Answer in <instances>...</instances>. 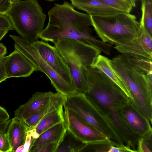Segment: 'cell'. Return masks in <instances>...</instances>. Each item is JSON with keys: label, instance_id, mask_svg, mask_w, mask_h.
I'll return each instance as SVG.
<instances>
[{"label": "cell", "instance_id": "6da1fadb", "mask_svg": "<svg viewBox=\"0 0 152 152\" xmlns=\"http://www.w3.org/2000/svg\"><path fill=\"white\" fill-rule=\"evenodd\" d=\"M48 15L47 25L39 36L42 40L53 43L60 39H71L89 44L105 54L109 52L110 45L92 34L90 15L77 11L65 1L62 4H55Z\"/></svg>", "mask_w": 152, "mask_h": 152}, {"label": "cell", "instance_id": "7a4b0ae2", "mask_svg": "<svg viewBox=\"0 0 152 152\" xmlns=\"http://www.w3.org/2000/svg\"><path fill=\"white\" fill-rule=\"evenodd\" d=\"M68 66L76 91L84 93L87 90V68L95 62L101 52L91 45L69 38L53 43Z\"/></svg>", "mask_w": 152, "mask_h": 152}, {"label": "cell", "instance_id": "3957f363", "mask_svg": "<svg viewBox=\"0 0 152 152\" xmlns=\"http://www.w3.org/2000/svg\"><path fill=\"white\" fill-rule=\"evenodd\" d=\"M110 61L129 92V99L152 122V73L145 74L139 72L121 54Z\"/></svg>", "mask_w": 152, "mask_h": 152}, {"label": "cell", "instance_id": "277c9868", "mask_svg": "<svg viewBox=\"0 0 152 152\" xmlns=\"http://www.w3.org/2000/svg\"><path fill=\"white\" fill-rule=\"evenodd\" d=\"M86 96L96 103L111 119L119 116L118 109L129 99L103 72L93 66L88 68Z\"/></svg>", "mask_w": 152, "mask_h": 152}, {"label": "cell", "instance_id": "5b68a950", "mask_svg": "<svg viewBox=\"0 0 152 152\" xmlns=\"http://www.w3.org/2000/svg\"><path fill=\"white\" fill-rule=\"evenodd\" d=\"M92 26L103 42L115 45L138 37L141 25L130 13L118 12L104 16L90 15Z\"/></svg>", "mask_w": 152, "mask_h": 152}, {"label": "cell", "instance_id": "8992f818", "mask_svg": "<svg viewBox=\"0 0 152 152\" xmlns=\"http://www.w3.org/2000/svg\"><path fill=\"white\" fill-rule=\"evenodd\" d=\"M7 15L14 30L30 43L38 40L44 29L46 15L37 0H17Z\"/></svg>", "mask_w": 152, "mask_h": 152}, {"label": "cell", "instance_id": "52a82bcc", "mask_svg": "<svg viewBox=\"0 0 152 152\" xmlns=\"http://www.w3.org/2000/svg\"><path fill=\"white\" fill-rule=\"evenodd\" d=\"M10 36L14 42L15 49L24 55L35 67L36 71L41 72L48 77L57 92L65 96L77 92L72 85L59 75L39 56L32 43L20 35Z\"/></svg>", "mask_w": 152, "mask_h": 152}, {"label": "cell", "instance_id": "ba28073f", "mask_svg": "<svg viewBox=\"0 0 152 152\" xmlns=\"http://www.w3.org/2000/svg\"><path fill=\"white\" fill-rule=\"evenodd\" d=\"M118 110L124 125L138 139L152 132L149 119L129 99L125 102Z\"/></svg>", "mask_w": 152, "mask_h": 152}, {"label": "cell", "instance_id": "9c48e42d", "mask_svg": "<svg viewBox=\"0 0 152 152\" xmlns=\"http://www.w3.org/2000/svg\"><path fill=\"white\" fill-rule=\"evenodd\" d=\"M64 106L110 139L107 134L97 119L90 102L84 93L77 92L70 96H65Z\"/></svg>", "mask_w": 152, "mask_h": 152}, {"label": "cell", "instance_id": "30bf717a", "mask_svg": "<svg viewBox=\"0 0 152 152\" xmlns=\"http://www.w3.org/2000/svg\"><path fill=\"white\" fill-rule=\"evenodd\" d=\"M64 108L67 130L80 140L84 143H87L110 140L97 131L73 111L64 106Z\"/></svg>", "mask_w": 152, "mask_h": 152}, {"label": "cell", "instance_id": "8fae6325", "mask_svg": "<svg viewBox=\"0 0 152 152\" xmlns=\"http://www.w3.org/2000/svg\"><path fill=\"white\" fill-rule=\"evenodd\" d=\"M140 36L128 42L115 45L114 48L126 57L152 58V37L145 28L141 20Z\"/></svg>", "mask_w": 152, "mask_h": 152}, {"label": "cell", "instance_id": "7c38bea8", "mask_svg": "<svg viewBox=\"0 0 152 152\" xmlns=\"http://www.w3.org/2000/svg\"><path fill=\"white\" fill-rule=\"evenodd\" d=\"M32 43L45 61L59 75L73 86L69 69L56 47L41 40H38Z\"/></svg>", "mask_w": 152, "mask_h": 152}, {"label": "cell", "instance_id": "4fadbf2b", "mask_svg": "<svg viewBox=\"0 0 152 152\" xmlns=\"http://www.w3.org/2000/svg\"><path fill=\"white\" fill-rule=\"evenodd\" d=\"M55 94L51 91L36 92L26 102L20 105L15 110L14 117L24 120L33 115L47 106Z\"/></svg>", "mask_w": 152, "mask_h": 152}, {"label": "cell", "instance_id": "5bb4252c", "mask_svg": "<svg viewBox=\"0 0 152 152\" xmlns=\"http://www.w3.org/2000/svg\"><path fill=\"white\" fill-rule=\"evenodd\" d=\"M5 67L7 78L27 77L36 71L35 67L24 55L15 49L10 55Z\"/></svg>", "mask_w": 152, "mask_h": 152}, {"label": "cell", "instance_id": "9a60e30c", "mask_svg": "<svg viewBox=\"0 0 152 152\" xmlns=\"http://www.w3.org/2000/svg\"><path fill=\"white\" fill-rule=\"evenodd\" d=\"M67 130L65 121L58 124L46 130L34 140L29 152H36L41 147L49 143L55 142L59 144Z\"/></svg>", "mask_w": 152, "mask_h": 152}, {"label": "cell", "instance_id": "2e32d148", "mask_svg": "<svg viewBox=\"0 0 152 152\" xmlns=\"http://www.w3.org/2000/svg\"><path fill=\"white\" fill-rule=\"evenodd\" d=\"M29 128L23 120L14 117L10 122L7 131L12 152H15L19 147L23 145Z\"/></svg>", "mask_w": 152, "mask_h": 152}, {"label": "cell", "instance_id": "e0dca14e", "mask_svg": "<svg viewBox=\"0 0 152 152\" xmlns=\"http://www.w3.org/2000/svg\"><path fill=\"white\" fill-rule=\"evenodd\" d=\"M72 5L90 15L104 16L119 12L98 0H70Z\"/></svg>", "mask_w": 152, "mask_h": 152}, {"label": "cell", "instance_id": "ac0fdd59", "mask_svg": "<svg viewBox=\"0 0 152 152\" xmlns=\"http://www.w3.org/2000/svg\"><path fill=\"white\" fill-rule=\"evenodd\" d=\"M65 96L57 92L51 102L33 115L23 120L30 129L34 128L41 119L50 112L64 105Z\"/></svg>", "mask_w": 152, "mask_h": 152}, {"label": "cell", "instance_id": "d6986e66", "mask_svg": "<svg viewBox=\"0 0 152 152\" xmlns=\"http://www.w3.org/2000/svg\"><path fill=\"white\" fill-rule=\"evenodd\" d=\"M92 66L96 67L103 72L121 89L129 99H130L131 96L128 89L112 67L110 59L100 54Z\"/></svg>", "mask_w": 152, "mask_h": 152}, {"label": "cell", "instance_id": "ffe728a7", "mask_svg": "<svg viewBox=\"0 0 152 152\" xmlns=\"http://www.w3.org/2000/svg\"><path fill=\"white\" fill-rule=\"evenodd\" d=\"M64 106L48 114L32 129L38 137L46 130L58 124L65 121Z\"/></svg>", "mask_w": 152, "mask_h": 152}, {"label": "cell", "instance_id": "44dd1931", "mask_svg": "<svg viewBox=\"0 0 152 152\" xmlns=\"http://www.w3.org/2000/svg\"><path fill=\"white\" fill-rule=\"evenodd\" d=\"M85 144L67 130L55 152H80Z\"/></svg>", "mask_w": 152, "mask_h": 152}, {"label": "cell", "instance_id": "7402d4cb", "mask_svg": "<svg viewBox=\"0 0 152 152\" xmlns=\"http://www.w3.org/2000/svg\"><path fill=\"white\" fill-rule=\"evenodd\" d=\"M141 20L146 31L152 35V0H142Z\"/></svg>", "mask_w": 152, "mask_h": 152}, {"label": "cell", "instance_id": "603a6c76", "mask_svg": "<svg viewBox=\"0 0 152 152\" xmlns=\"http://www.w3.org/2000/svg\"><path fill=\"white\" fill-rule=\"evenodd\" d=\"M126 57L129 63L139 72L145 74L152 73V60L133 57Z\"/></svg>", "mask_w": 152, "mask_h": 152}, {"label": "cell", "instance_id": "cb8c5ba5", "mask_svg": "<svg viewBox=\"0 0 152 152\" xmlns=\"http://www.w3.org/2000/svg\"><path fill=\"white\" fill-rule=\"evenodd\" d=\"M120 12L130 13L135 7L131 0H98Z\"/></svg>", "mask_w": 152, "mask_h": 152}, {"label": "cell", "instance_id": "d4e9b609", "mask_svg": "<svg viewBox=\"0 0 152 152\" xmlns=\"http://www.w3.org/2000/svg\"><path fill=\"white\" fill-rule=\"evenodd\" d=\"M7 131H0V152H12V148Z\"/></svg>", "mask_w": 152, "mask_h": 152}, {"label": "cell", "instance_id": "484cf974", "mask_svg": "<svg viewBox=\"0 0 152 152\" xmlns=\"http://www.w3.org/2000/svg\"><path fill=\"white\" fill-rule=\"evenodd\" d=\"M2 29L14 30L12 23L8 16L6 14L0 13V29Z\"/></svg>", "mask_w": 152, "mask_h": 152}, {"label": "cell", "instance_id": "4316f807", "mask_svg": "<svg viewBox=\"0 0 152 152\" xmlns=\"http://www.w3.org/2000/svg\"><path fill=\"white\" fill-rule=\"evenodd\" d=\"M10 55L0 57V83L7 79L6 70V64Z\"/></svg>", "mask_w": 152, "mask_h": 152}, {"label": "cell", "instance_id": "83f0119b", "mask_svg": "<svg viewBox=\"0 0 152 152\" xmlns=\"http://www.w3.org/2000/svg\"><path fill=\"white\" fill-rule=\"evenodd\" d=\"M34 140L29 130L27 133L25 142L23 145V152H29Z\"/></svg>", "mask_w": 152, "mask_h": 152}, {"label": "cell", "instance_id": "f1b7e54d", "mask_svg": "<svg viewBox=\"0 0 152 152\" xmlns=\"http://www.w3.org/2000/svg\"><path fill=\"white\" fill-rule=\"evenodd\" d=\"M58 145L55 142L49 143L41 147L36 152H55Z\"/></svg>", "mask_w": 152, "mask_h": 152}, {"label": "cell", "instance_id": "f546056e", "mask_svg": "<svg viewBox=\"0 0 152 152\" xmlns=\"http://www.w3.org/2000/svg\"><path fill=\"white\" fill-rule=\"evenodd\" d=\"M12 4L11 0H0V13L7 15Z\"/></svg>", "mask_w": 152, "mask_h": 152}, {"label": "cell", "instance_id": "4dcf8cb0", "mask_svg": "<svg viewBox=\"0 0 152 152\" xmlns=\"http://www.w3.org/2000/svg\"><path fill=\"white\" fill-rule=\"evenodd\" d=\"M127 151L134 152L132 149L126 146H116L112 145L108 152H124Z\"/></svg>", "mask_w": 152, "mask_h": 152}, {"label": "cell", "instance_id": "1f68e13d", "mask_svg": "<svg viewBox=\"0 0 152 152\" xmlns=\"http://www.w3.org/2000/svg\"><path fill=\"white\" fill-rule=\"evenodd\" d=\"M10 119V116L6 110L0 106V123Z\"/></svg>", "mask_w": 152, "mask_h": 152}, {"label": "cell", "instance_id": "d6a6232c", "mask_svg": "<svg viewBox=\"0 0 152 152\" xmlns=\"http://www.w3.org/2000/svg\"><path fill=\"white\" fill-rule=\"evenodd\" d=\"M11 120L10 119L0 123V131H7Z\"/></svg>", "mask_w": 152, "mask_h": 152}, {"label": "cell", "instance_id": "836d02e7", "mask_svg": "<svg viewBox=\"0 0 152 152\" xmlns=\"http://www.w3.org/2000/svg\"><path fill=\"white\" fill-rule=\"evenodd\" d=\"M7 53L6 47L2 43H0V57L5 56Z\"/></svg>", "mask_w": 152, "mask_h": 152}, {"label": "cell", "instance_id": "e575fe53", "mask_svg": "<svg viewBox=\"0 0 152 152\" xmlns=\"http://www.w3.org/2000/svg\"><path fill=\"white\" fill-rule=\"evenodd\" d=\"M9 30L6 29H0V41L4 37Z\"/></svg>", "mask_w": 152, "mask_h": 152}, {"label": "cell", "instance_id": "d590c367", "mask_svg": "<svg viewBox=\"0 0 152 152\" xmlns=\"http://www.w3.org/2000/svg\"><path fill=\"white\" fill-rule=\"evenodd\" d=\"M133 3L135 5V1H134V0H131Z\"/></svg>", "mask_w": 152, "mask_h": 152}, {"label": "cell", "instance_id": "8d00e7d4", "mask_svg": "<svg viewBox=\"0 0 152 152\" xmlns=\"http://www.w3.org/2000/svg\"><path fill=\"white\" fill-rule=\"evenodd\" d=\"M17 0H11V1L12 3Z\"/></svg>", "mask_w": 152, "mask_h": 152}, {"label": "cell", "instance_id": "74e56055", "mask_svg": "<svg viewBox=\"0 0 152 152\" xmlns=\"http://www.w3.org/2000/svg\"><path fill=\"white\" fill-rule=\"evenodd\" d=\"M47 0L48 1H55L56 0Z\"/></svg>", "mask_w": 152, "mask_h": 152}, {"label": "cell", "instance_id": "f35d334b", "mask_svg": "<svg viewBox=\"0 0 152 152\" xmlns=\"http://www.w3.org/2000/svg\"><path fill=\"white\" fill-rule=\"evenodd\" d=\"M137 0H134V1L136 2V1H137Z\"/></svg>", "mask_w": 152, "mask_h": 152}]
</instances>
